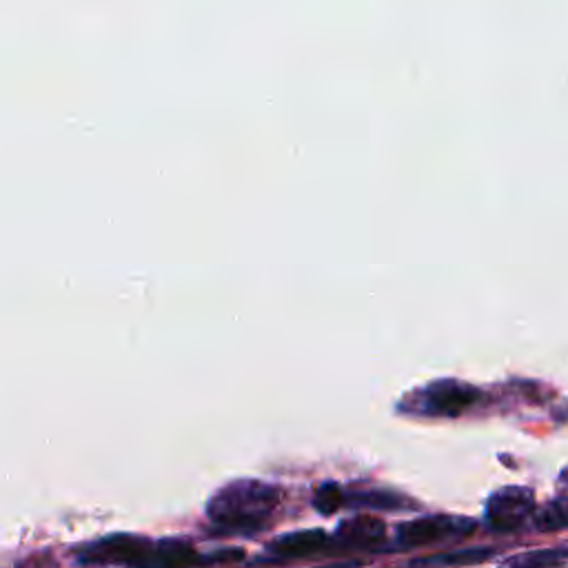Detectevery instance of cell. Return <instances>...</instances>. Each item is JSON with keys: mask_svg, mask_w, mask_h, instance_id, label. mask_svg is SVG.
Returning a JSON list of instances; mask_svg holds the SVG:
<instances>
[{"mask_svg": "<svg viewBox=\"0 0 568 568\" xmlns=\"http://www.w3.org/2000/svg\"><path fill=\"white\" fill-rule=\"evenodd\" d=\"M282 493L260 479H233L206 501V519L222 535H255L277 513Z\"/></svg>", "mask_w": 568, "mask_h": 568, "instance_id": "6da1fadb", "label": "cell"}, {"mask_svg": "<svg viewBox=\"0 0 568 568\" xmlns=\"http://www.w3.org/2000/svg\"><path fill=\"white\" fill-rule=\"evenodd\" d=\"M477 521L462 515H426L404 521L395 528L393 550H410L419 546L457 541L473 535Z\"/></svg>", "mask_w": 568, "mask_h": 568, "instance_id": "7a4b0ae2", "label": "cell"}, {"mask_svg": "<svg viewBox=\"0 0 568 568\" xmlns=\"http://www.w3.org/2000/svg\"><path fill=\"white\" fill-rule=\"evenodd\" d=\"M153 539L131 532H113L78 546L75 559L84 566H122L138 568Z\"/></svg>", "mask_w": 568, "mask_h": 568, "instance_id": "3957f363", "label": "cell"}, {"mask_svg": "<svg viewBox=\"0 0 568 568\" xmlns=\"http://www.w3.org/2000/svg\"><path fill=\"white\" fill-rule=\"evenodd\" d=\"M537 513L535 493L526 486H504L490 493L484 508V519L495 532H515L532 524Z\"/></svg>", "mask_w": 568, "mask_h": 568, "instance_id": "277c9868", "label": "cell"}, {"mask_svg": "<svg viewBox=\"0 0 568 568\" xmlns=\"http://www.w3.org/2000/svg\"><path fill=\"white\" fill-rule=\"evenodd\" d=\"M479 399V390L459 379H435L415 390L408 399V408L422 415H459Z\"/></svg>", "mask_w": 568, "mask_h": 568, "instance_id": "5b68a950", "label": "cell"}, {"mask_svg": "<svg viewBox=\"0 0 568 568\" xmlns=\"http://www.w3.org/2000/svg\"><path fill=\"white\" fill-rule=\"evenodd\" d=\"M386 539V524L373 515H355L342 519L333 532V550L362 552L375 550Z\"/></svg>", "mask_w": 568, "mask_h": 568, "instance_id": "8992f818", "label": "cell"}, {"mask_svg": "<svg viewBox=\"0 0 568 568\" xmlns=\"http://www.w3.org/2000/svg\"><path fill=\"white\" fill-rule=\"evenodd\" d=\"M333 550V537H328L320 528H306V530H293L286 535L275 537L266 550L264 561H284V559H297V557H313L320 552Z\"/></svg>", "mask_w": 568, "mask_h": 568, "instance_id": "52a82bcc", "label": "cell"}, {"mask_svg": "<svg viewBox=\"0 0 568 568\" xmlns=\"http://www.w3.org/2000/svg\"><path fill=\"white\" fill-rule=\"evenodd\" d=\"M213 559V555H200V550H195L189 539L166 537L151 541L138 568H200Z\"/></svg>", "mask_w": 568, "mask_h": 568, "instance_id": "ba28073f", "label": "cell"}, {"mask_svg": "<svg viewBox=\"0 0 568 568\" xmlns=\"http://www.w3.org/2000/svg\"><path fill=\"white\" fill-rule=\"evenodd\" d=\"M568 564V546L535 548L508 555L497 568H561Z\"/></svg>", "mask_w": 568, "mask_h": 568, "instance_id": "9c48e42d", "label": "cell"}, {"mask_svg": "<svg viewBox=\"0 0 568 568\" xmlns=\"http://www.w3.org/2000/svg\"><path fill=\"white\" fill-rule=\"evenodd\" d=\"M495 555V548L477 546V548H464V550H448L437 552L428 557H417L410 561V568H455V566H473L490 559Z\"/></svg>", "mask_w": 568, "mask_h": 568, "instance_id": "30bf717a", "label": "cell"}, {"mask_svg": "<svg viewBox=\"0 0 568 568\" xmlns=\"http://www.w3.org/2000/svg\"><path fill=\"white\" fill-rule=\"evenodd\" d=\"M532 528L539 532H555L568 528V493L546 501L532 517Z\"/></svg>", "mask_w": 568, "mask_h": 568, "instance_id": "8fae6325", "label": "cell"}, {"mask_svg": "<svg viewBox=\"0 0 568 568\" xmlns=\"http://www.w3.org/2000/svg\"><path fill=\"white\" fill-rule=\"evenodd\" d=\"M313 506L322 515H333L339 508H346V490L339 484H322L313 495Z\"/></svg>", "mask_w": 568, "mask_h": 568, "instance_id": "7c38bea8", "label": "cell"}, {"mask_svg": "<svg viewBox=\"0 0 568 568\" xmlns=\"http://www.w3.org/2000/svg\"><path fill=\"white\" fill-rule=\"evenodd\" d=\"M559 484H561V486L568 490V466H566V468L559 473Z\"/></svg>", "mask_w": 568, "mask_h": 568, "instance_id": "4fadbf2b", "label": "cell"}]
</instances>
